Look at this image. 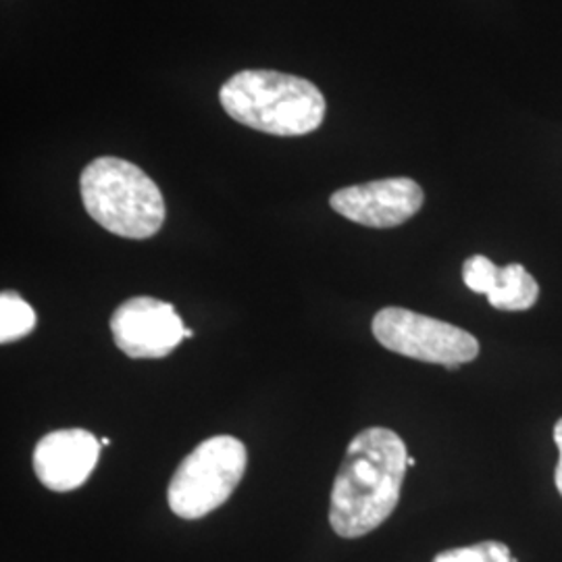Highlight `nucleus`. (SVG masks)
<instances>
[{
    "mask_svg": "<svg viewBox=\"0 0 562 562\" xmlns=\"http://www.w3.org/2000/svg\"><path fill=\"white\" fill-rule=\"evenodd\" d=\"M406 471L408 450L398 434L369 427L355 436L331 487V529L346 540L378 529L398 506Z\"/></svg>",
    "mask_w": 562,
    "mask_h": 562,
    "instance_id": "nucleus-1",
    "label": "nucleus"
},
{
    "mask_svg": "<svg viewBox=\"0 0 562 562\" xmlns=\"http://www.w3.org/2000/svg\"><path fill=\"white\" fill-rule=\"evenodd\" d=\"M225 113L271 136H306L322 127L327 102L313 81L269 69H244L220 90Z\"/></svg>",
    "mask_w": 562,
    "mask_h": 562,
    "instance_id": "nucleus-2",
    "label": "nucleus"
},
{
    "mask_svg": "<svg viewBox=\"0 0 562 562\" xmlns=\"http://www.w3.org/2000/svg\"><path fill=\"white\" fill-rule=\"evenodd\" d=\"M80 194L88 215L121 238H153L165 223L159 186L125 159L101 157L86 165Z\"/></svg>",
    "mask_w": 562,
    "mask_h": 562,
    "instance_id": "nucleus-3",
    "label": "nucleus"
},
{
    "mask_svg": "<svg viewBox=\"0 0 562 562\" xmlns=\"http://www.w3.org/2000/svg\"><path fill=\"white\" fill-rule=\"evenodd\" d=\"M246 461V446L234 436H215L199 443L169 483V508L188 521L217 510L241 482Z\"/></svg>",
    "mask_w": 562,
    "mask_h": 562,
    "instance_id": "nucleus-4",
    "label": "nucleus"
},
{
    "mask_svg": "<svg viewBox=\"0 0 562 562\" xmlns=\"http://www.w3.org/2000/svg\"><path fill=\"white\" fill-rule=\"evenodd\" d=\"M373 336L396 355L448 369L480 357V341L469 331L401 306H387L373 317Z\"/></svg>",
    "mask_w": 562,
    "mask_h": 562,
    "instance_id": "nucleus-5",
    "label": "nucleus"
},
{
    "mask_svg": "<svg viewBox=\"0 0 562 562\" xmlns=\"http://www.w3.org/2000/svg\"><path fill=\"white\" fill-rule=\"evenodd\" d=\"M113 340L130 359H162L186 338L180 315L169 302L130 299L111 317Z\"/></svg>",
    "mask_w": 562,
    "mask_h": 562,
    "instance_id": "nucleus-6",
    "label": "nucleus"
},
{
    "mask_svg": "<svg viewBox=\"0 0 562 562\" xmlns=\"http://www.w3.org/2000/svg\"><path fill=\"white\" fill-rule=\"evenodd\" d=\"M425 194L411 178H387L348 186L331 194V209L348 222L364 227H398L422 211Z\"/></svg>",
    "mask_w": 562,
    "mask_h": 562,
    "instance_id": "nucleus-7",
    "label": "nucleus"
},
{
    "mask_svg": "<svg viewBox=\"0 0 562 562\" xmlns=\"http://www.w3.org/2000/svg\"><path fill=\"white\" fill-rule=\"evenodd\" d=\"M101 442L86 429H59L42 438L34 450V471L53 492L78 490L92 475Z\"/></svg>",
    "mask_w": 562,
    "mask_h": 562,
    "instance_id": "nucleus-8",
    "label": "nucleus"
},
{
    "mask_svg": "<svg viewBox=\"0 0 562 562\" xmlns=\"http://www.w3.org/2000/svg\"><path fill=\"white\" fill-rule=\"evenodd\" d=\"M540 296V285L536 278L519 265L501 267V276L494 290L487 294V301L498 311H527L531 308Z\"/></svg>",
    "mask_w": 562,
    "mask_h": 562,
    "instance_id": "nucleus-9",
    "label": "nucleus"
},
{
    "mask_svg": "<svg viewBox=\"0 0 562 562\" xmlns=\"http://www.w3.org/2000/svg\"><path fill=\"white\" fill-rule=\"evenodd\" d=\"M36 313L18 292L4 290L0 296V341L11 344L21 340L36 327Z\"/></svg>",
    "mask_w": 562,
    "mask_h": 562,
    "instance_id": "nucleus-10",
    "label": "nucleus"
},
{
    "mask_svg": "<svg viewBox=\"0 0 562 562\" xmlns=\"http://www.w3.org/2000/svg\"><path fill=\"white\" fill-rule=\"evenodd\" d=\"M434 562H513V557L506 543L480 542L440 552Z\"/></svg>",
    "mask_w": 562,
    "mask_h": 562,
    "instance_id": "nucleus-11",
    "label": "nucleus"
},
{
    "mask_svg": "<svg viewBox=\"0 0 562 562\" xmlns=\"http://www.w3.org/2000/svg\"><path fill=\"white\" fill-rule=\"evenodd\" d=\"M501 276V267H496L483 255H475L471 259H467L462 265V281L469 290L477 292V294H490L498 281Z\"/></svg>",
    "mask_w": 562,
    "mask_h": 562,
    "instance_id": "nucleus-12",
    "label": "nucleus"
},
{
    "mask_svg": "<svg viewBox=\"0 0 562 562\" xmlns=\"http://www.w3.org/2000/svg\"><path fill=\"white\" fill-rule=\"evenodd\" d=\"M554 442L559 446V467H557V475H554V480H557V490L561 492L562 496V419H559V423L554 425Z\"/></svg>",
    "mask_w": 562,
    "mask_h": 562,
    "instance_id": "nucleus-13",
    "label": "nucleus"
},
{
    "mask_svg": "<svg viewBox=\"0 0 562 562\" xmlns=\"http://www.w3.org/2000/svg\"><path fill=\"white\" fill-rule=\"evenodd\" d=\"M102 446H111V440L109 438H104V440H101Z\"/></svg>",
    "mask_w": 562,
    "mask_h": 562,
    "instance_id": "nucleus-14",
    "label": "nucleus"
}]
</instances>
